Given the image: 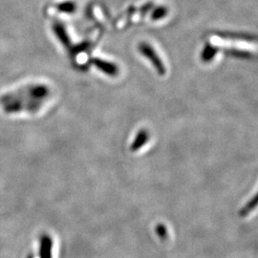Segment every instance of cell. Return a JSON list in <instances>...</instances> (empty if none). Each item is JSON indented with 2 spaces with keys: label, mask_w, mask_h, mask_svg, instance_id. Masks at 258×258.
Masks as SVG:
<instances>
[{
  "label": "cell",
  "mask_w": 258,
  "mask_h": 258,
  "mask_svg": "<svg viewBox=\"0 0 258 258\" xmlns=\"http://www.w3.org/2000/svg\"><path fill=\"white\" fill-rule=\"evenodd\" d=\"M167 14V9L165 7H158L157 9L154 10L151 18L153 20H159L165 18Z\"/></svg>",
  "instance_id": "cell-12"
},
{
  "label": "cell",
  "mask_w": 258,
  "mask_h": 258,
  "mask_svg": "<svg viewBox=\"0 0 258 258\" xmlns=\"http://www.w3.org/2000/svg\"><path fill=\"white\" fill-rule=\"evenodd\" d=\"M223 52L226 55H231L234 57H240V58H248L250 57L249 52H245V51H240V50H236V49H224Z\"/></svg>",
  "instance_id": "cell-10"
},
{
  "label": "cell",
  "mask_w": 258,
  "mask_h": 258,
  "mask_svg": "<svg viewBox=\"0 0 258 258\" xmlns=\"http://www.w3.org/2000/svg\"><path fill=\"white\" fill-rule=\"evenodd\" d=\"M91 62L95 65L102 73L108 75L110 77H115L119 73V68L115 63H112L106 60H102L100 58H93Z\"/></svg>",
  "instance_id": "cell-3"
},
{
  "label": "cell",
  "mask_w": 258,
  "mask_h": 258,
  "mask_svg": "<svg viewBox=\"0 0 258 258\" xmlns=\"http://www.w3.org/2000/svg\"><path fill=\"white\" fill-rule=\"evenodd\" d=\"M53 30H54L55 37H57V39L61 42L62 45H64L65 47L70 46L71 44L70 37L68 36V33L64 26L61 24V22L55 21L53 24Z\"/></svg>",
  "instance_id": "cell-4"
},
{
  "label": "cell",
  "mask_w": 258,
  "mask_h": 258,
  "mask_svg": "<svg viewBox=\"0 0 258 258\" xmlns=\"http://www.w3.org/2000/svg\"><path fill=\"white\" fill-rule=\"evenodd\" d=\"M219 49L211 43H207L201 53V58L204 62H210L218 53Z\"/></svg>",
  "instance_id": "cell-5"
},
{
  "label": "cell",
  "mask_w": 258,
  "mask_h": 258,
  "mask_svg": "<svg viewBox=\"0 0 258 258\" xmlns=\"http://www.w3.org/2000/svg\"><path fill=\"white\" fill-rule=\"evenodd\" d=\"M219 37H224L226 39H246V40H251L249 35L247 34H235V33H217Z\"/></svg>",
  "instance_id": "cell-8"
},
{
  "label": "cell",
  "mask_w": 258,
  "mask_h": 258,
  "mask_svg": "<svg viewBox=\"0 0 258 258\" xmlns=\"http://www.w3.org/2000/svg\"><path fill=\"white\" fill-rule=\"evenodd\" d=\"M41 258H51V241L49 238L43 239L42 242Z\"/></svg>",
  "instance_id": "cell-11"
},
{
  "label": "cell",
  "mask_w": 258,
  "mask_h": 258,
  "mask_svg": "<svg viewBox=\"0 0 258 258\" xmlns=\"http://www.w3.org/2000/svg\"><path fill=\"white\" fill-rule=\"evenodd\" d=\"M148 132L146 130H141L139 132L137 137L135 139V141L133 142L132 146H131V150L132 151H136L142 148L147 142H148Z\"/></svg>",
  "instance_id": "cell-6"
},
{
  "label": "cell",
  "mask_w": 258,
  "mask_h": 258,
  "mask_svg": "<svg viewBox=\"0 0 258 258\" xmlns=\"http://www.w3.org/2000/svg\"><path fill=\"white\" fill-rule=\"evenodd\" d=\"M56 9L61 13L70 14V13H73L76 10V4L72 1H66V2L60 3V4H57Z\"/></svg>",
  "instance_id": "cell-9"
},
{
  "label": "cell",
  "mask_w": 258,
  "mask_h": 258,
  "mask_svg": "<svg viewBox=\"0 0 258 258\" xmlns=\"http://www.w3.org/2000/svg\"><path fill=\"white\" fill-rule=\"evenodd\" d=\"M257 205V196H254L249 203L247 204L241 211H240L239 214L241 217H245L249 214V212H252Z\"/></svg>",
  "instance_id": "cell-7"
},
{
  "label": "cell",
  "mask_w": 258,
  "mask_h": 258,
  "mask_svg": "<svg viewBox=\"0 0 258 258\" xmlns=\"http://www.w3.org/2000/svg\"><path fill=\"white\" fill-rule=\"evenodd\" d=\"M139 51L143 55H145L148 60L152 63L154 66V68L156 69L158 74L165 75L166 74V67L163 63V60L161 59V57L157 55L155 50L150 46L147 42H142L139 44Z\"/></svg>",
  "instance_id": "cell-2"
},
{
  "label": "cell",
  "mask_w": 258,
  "mask_h": 258,
  "mask_svg": "<svg viewBox=\"0 0 258 258\" xmlns=\"http://www.w3.org/2000/svg\"><path fill=\"white\" fill-rule=\"evenodd\" d=\"M49 93L46 86L35 85L27 87L18 92L5 95L1 98L4 110L7 112H18L21 110H37L40 101Z\"/></svg>",
  "instance_id": "cell-1"
}]
</instances>
